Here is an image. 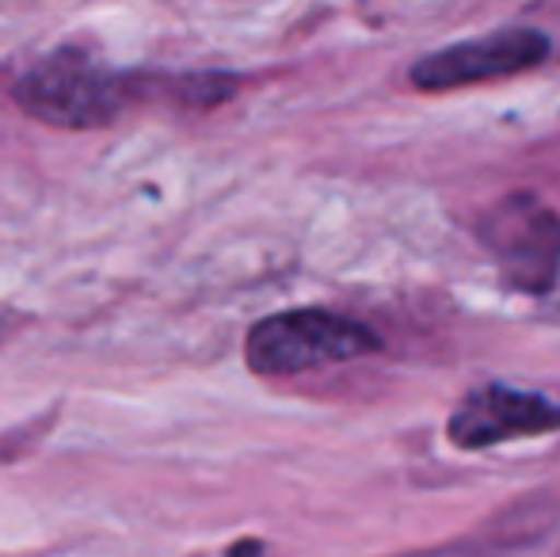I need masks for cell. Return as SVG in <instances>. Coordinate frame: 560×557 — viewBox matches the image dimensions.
<instances>
[{
	"label": "cell",
	"instance_id": "8992f818",
	"mask_svg": "<svg viewBox=\"0 0 560 557\" xmlns=\"http://www.w3.org/2000/svg\"><path fill=\"white\" fill-rule=\"evenodd\" d=\"M229 557H264V543H256V538H248V543H236Z\"/></svg>",
	"mask_w": 560,
	"mask_h": 557
},
{
	"label": "cell",
	"instance_id": "3957f363",
	"mask_svg": "<svg viewBox=\"0 0 560 557\" xmlns=\"http://www.w3.org/2000/svg\"><path fill=\"white\" fill-rule=\"evenodd\" d=\"M503 282L518 294H549L560 282V214L534 192H508L472 225Z\"/></svg>",
	"mask_w": 560,
	"mask_h": 557
},
{
	"label": "cell",
	"instance_id": "7a4b0ae2",
	"mask_svg": "<svg viewBox=\"0 0 560 557\" xmlns=\"http://www.w3.org/2000/svg\"><path fill=\"white\" fill-rule=\"evenodd\" d=\"M382 348V336L354 317L332 310H287L252 325L244 340V363L264 379H287L377 356Z\"/></svg>",
	"mask_w": 560,
	"mask_h": 557
},
{
	"label": "cell",
	"instance_id": "5b68a950",
	"mask_svg": "<svg viewBox=\"0 0 560 557\" xmlns=\"http://www.w3.org/2000/svg\"><path fill=\"white\" fill-rule=\"evenodd\" d=\"M553 431H560V402L508 382L469 390L446 420V439L457 451H488L511 439H538Z\"/></svg>",
	"mask_w": 560,
	"mask_h": 557
},
{
	"label": "cell",
	"instance_id": "52a82bcc",
	"mask_svg": "<svg viewBox=\"0 0 560 557\" xmlns=\"http://www.w3.org/2000/svg\"><path fill=\"white\" fill-rule=\"evenodd\" d=\"M0 333H4V321H0Z\"/></svg>",
	"mask_w": 560,
	"mask_h": 557
},
{
	"label": "cell",
	"instance_id": "277c9868",
	"mask_svg": "<svg viewBox=\"0 0 560 557\" xmlns=\"http://www.w3.org/2000/svg\"><path fill=\"white\" fill-rule=\"evenodd\" d=\"M553 54V38L538 27H500L492 35L465 38V43L443 46L423 54L408 69V81L420 92H454L469 84L503 81V77L530 73L546 66Z\"/></svg>",
	"mask_w": 560,
	"mask_h": 557
},
{
	"label": "cell",
	"instance_id": "6da1fadb",
	"mask_svg": "<svg viewBox=\"0 0 560 557\" xmlns=\"http://www.w3.org/2000/svg\"><path fill=\"white\" fill-rule=\"evenodd\" d=\"M133 96H138L133 77L115 73L77 46H61L38 58L12 84V100L23 115L66 130L107 127L130 107Z\"/></svg>",
	"mask_w": 560,
	"mask_h": 557
}]
</instances>
